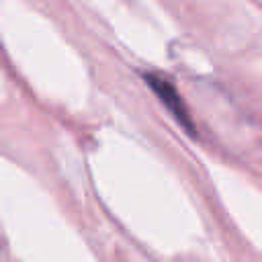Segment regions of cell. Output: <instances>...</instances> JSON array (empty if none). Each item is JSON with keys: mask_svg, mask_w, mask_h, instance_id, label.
Masks as SVG:
<instances>
[{"mask_svg": "<svg viewBox=\"0 0 262 262\" xmlns=\"http://www.w3.org/2000/svg\"><path fill=\"white\" fill-rule=\"evenodd\" d=\"M145 82L149 84V88L154 90V94L162 100V104L168 108V113L188 131V133H194V127H192V119L188 115V108L182 100V96L178 94V90L174 88V84L170 80H166L164 76H158V74H145L143 76Z\"/></svg>", "mask_w": 262, "mask_h": 262, "instance_id": "obj_1", "label": "cell"}]
</instances>
